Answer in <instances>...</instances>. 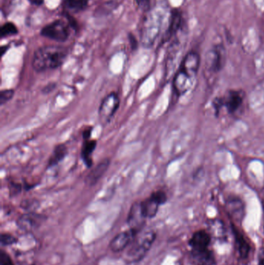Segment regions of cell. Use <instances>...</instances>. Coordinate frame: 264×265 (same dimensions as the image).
<instances>
[{
	"instance_id": "6da1fadb",
	"label": "cell",
	"mask_w": 264,
	"mask_h": 265,
	"mask_svg": "<svg viewBox=\"0 0 264 265\" xmlns=\"http://www.w3.org/2000/svg\"><path fill=\"white\" fill-rule=\"evenodd\" d=\"M200 64V55L195 51L187 53L183 58L173 80L174 91L177 96L184 95L194 86Z\"/></svg>"
},
{
	"instance_id": "7a4b0ae2",
	"label": "cell",
	"mask_w": 264,
	"mask_h": 265,
	"mask_svg": "<svg viewBox=\"0 0 264 265\" xmlns=\"http://www.w3.org/2000/svg\"><path fill=\"white\" fill-rule=\"evenodd\" d=\"M68 55V50L61 46H45L35 51L32 66L37 72L53 70L64 64Z\"/></svg>"
},
{
	"instance_id": "3957f363",
	"label": "cell",
	"mask_w": 264,
	"mask_h": 265,
	"mask_svg": "<svg viewBox=\"0 0 264 265\" xmlns=\"http://www.w3.org/2000/svg\"><path fill=\"white\" fill-rule=\"evenodd\" d=\"M156 239L154 232H146L142 235L138 234L132 240L126 253L125 260L129 263H134L142 260L146 253L150 251Z\"/></svg>"
},
{
	"instance_id": "277c9868",
	"label": "cell",
	"mask_w": 264,
	"mask_h": 265,
	"mask_svg": "<svg viewBox=\"0 0 264 265\" xmlns=\"http://www.w3.org/2000/svg\"><path fill=\"white\" fill-rule=\"evenodd\" d=\"M243 90H228L222 96L216 97L213 100V109L218 116L225 109L228 114H235L243 106L245 100Z\"/></svg>"
},
{
	"instance_id": "5b68a950",
	"label": "cell",
	"mask_w": 264,
	"mask_h": 265,
	"mask_svg": "<svg viewBox=\"0 0 264 265\" xmlns=\"http://www.w3.org/2000/svg\"><path fill=\"white\" fill-rule=\"evenodd\" d=\"M120 105V96L115 91L104 98L98 109V120L102 126H106L110 123Z\"/></svg>"
},
{
	"instance_id": "8992f818",
	"label": "cell",
	"mask_w": 264,
	"mask_h": 265,
	"mask_svg": "<svg viewBox=\"0 0 264 265\" xmlns=\"http://www.w3.org/2000/svg\"><path fill=\"white\" fill-rule=\"evenodd\" d=\"M226 61V52L222 44L215 45L209 50L205 58V67L208 71L217 73L223 68Z\"/></svg>"
},
{
	"instance_id": "52a82bcc",
	"label": "cell",
	"mask_w": 264,
	"mask_h": 265,
	"mask_svg": "<svg viewBox=\"0 0 264 265\" xmlns=\"http://www.w3.org/2000/svg\"><path fill=\"white\" fill-rule=\"evenodd\" d=\"M68 24L61 20H55L42 29L41 35L56 42H65L68 40L70 34Z\"/></svg>"
},
{
	"instance_id": "ba28073f",
	"label": "cell",
	"mask_w": 264,
	"mask_h": 265,
	"mask_svg": "<svg viewBox=\"0 0 264 265\" xmlns=\"http://www.w3.org/2000/svg\"><path fill=\"white\" fill-rule=\"evenodd\" d=\"M212 236L205 230H198L193 234L189 240L191 252L195 255H202L209 252Z\"/></svg>"
},
{
	"instance_id": "9c48e42d",
	"label": "cell",
	"mask_w": 264,
	"mask_h": 265,
	"mask_svg": "<svg viewBox=\"0 0 264 265\" xmlns=\"http://www.w3.org/2000/svg\"><path fill=\"white\" fill-rule=\"evenodd\" d=\"M139 233V231L130 229L127 231L122 232L116 235V237L111 240L109 245L111 251H113V252H120L126 249L127 247L131 245L132 240L136 238Z\"/></svg>"
},
{
	"instance_id": "30bf717a",
	"label": "cell",
	"mask_w": 264,
	"mask_h": 265,
	"mask_svg": "<svg viewBox=\"0 0 264 265\" xmlns=\"http://www.w3.org/2000/svg\"><path fill=\"white\" fill-rule=\"evenodd\" d=\"M227 213L234 222H240L244 217L245 206L243 201L238 197L232 196L225 202Z\"/></svg>"
},
{
	"instance_id": "8fae6325",
	"label": "cell",
	"mask_w": 264,
	"mask_h": 265,
	"mask_svg": "<svg viewBox=\"0 0 264 265\" xmlns=\"http://www.w3.org/2000/svg\"><path fill=\"white\" fill-rule=\"evenodd\" d=\"M44 221V217L38 213H29L22 215L17 221V225L24 231H31L39 227Z\"/></svg>"
},
{
	"instance_id": "7c38bea8",
	"label": "cell",
	"mask_w": 264,
	"mask_h": 265,
	"mask_svg": "<svg viewBox=\"0 0 264 265\" xmlns=\"http://www.w3.org/2000/svg\"><path fill=\"white\" fill-rule=\"evenodd\" d=\"M146 218L142 213L140 203H135L131 206L129 212L127 222H128L130 229H134L136 231L140 232L143 225L145 224Z\"/></svg>"
},
{
	"instance_id": "4fadbf2b",
	"label": "cell",
	"mask_w": 264,
	"mask_h": 265,
	"mask_svg": "<svg viewBox=\"0 0 264 265\" xmlns=\"http://www.w3.org/2000/svg\"><path fill=\"white\" fill-rule=\"evenodd\" d=\"M110 165V159L105 158L101 161L86 176L85 184L88 186L91 187L96 185L98 181L102 178Z\"/></svg>"
},
{
	"instance_id": "5bb4252c",
	"label": "cell",
	"mask_w": 264,
	"mask_h": 265,
	"mask_svg": "<svg viewBox=\"0 0 264 265\" xmlns=\"http://www.w3.org/2000/svg\"><path fill=\"white\" fill-rule=\"evenodd\" d=\"M97 141L95 140H84L82 150L81 158L88 169H90L93 165L92 154L96 148Z\"/></svg>"
},
{
	"instance_id": "9a60e30c",
	"label": "cell",
	"mask_w": 264,
	"mask_h": 265,
	"mask_svg": "<svg viewBox=\"0 0 264 265\" xmlns=\"http://www.w3.org/2000/svg\"><path fill=\"white\" fill-rule=\"evenodd\" d=\"M233 233L236 239V247H237L239 257L246 259L249 256L250 251V246L249 242L245 239L244 236L238 230L236 226H233Z\"/></svg>"
},
{
	"instance_id": "2e32d148",
	"label": "cell",
	"mask_w": 264,
	"mask_h": 265,
	"mask_svg": "<svg viewBox=\"0 0 264 265\" xmlns=\"http://www.w3.org/2000/svg\"><path fill=\"white\" fill-rule=\"evenodd\" d=\"M182 24V16L181 13L177 9L172 11L171 22H170L169 27L167 31L166 35L164 37L165 41H168L170 38H172L175 35Z\"/></svg>"
},
{
	"instance_id": "e0dca14e",
	"label": "cell",
	"mask_w": 264,
	"mask_h": 265,
	"mask_svg": "<svg viewBox=\"0 0 264 265\" xmlns=\"http://www.w3.org/2000/svg\"><path fill=\"white\" fill-rule=\"evenodd\" d=\"M68 154V147L65 144H63V143L57 144L54 147V151H53L50 158H49L47 167L52 168V167L58 165L60 162H61L65 158Z\"/></svg>"
},
{
	"instance_id": "ac0fdd59",
	"label": "cell",
	"mask_w": 264,
	"mask_h": 265,
	"mask_svg": "<svg viewBox=\"0 0 264 265\" xmlns=\"http://www.w3.org/2000/svg\"><path fill=\"white\" fill-rule=\"evenodd\" d=\"M160 206L161 205L150 196L140 203L142 213L146 219L154 218L157 215Z\"/></svg>"
},
{
	"instance_id": "d6986e66",
	"label": "cell",
	"mask_w": 264,
	"mask_h": 265,
	"mask_svg": "<svg viewBox=\"0 0 264 265\" xmlns=\"http://www.w3.org/2000/svg\"><path fill=\"white\" fill-rule=\"evenodd\" d=\"M215 259L213 255L209 256H195L191 255L190 256L189 265H214Z\"/></svg>"
},
{
	"instance_id": "ffe728a7",
	"label": "cell",
	"mask_w": 264,
	"mask_h": 265,
	"mask_svg": "<svg viewBox=\"0 0 264 265\" xmlns=\"http://www.w3.org/2000/svg\"><path fill=\"white\" fill-rule=\"evenodd\" d=\"M88 0H64V3L68 9L75 12L83 10L87 6Z\"/></svg>"
},
{
	"instance_id": "44dd1931",
	"label": "cell",
	"mask_w": 264,
	"mask_h": 265,
	"mask_svg": "<svg viewBox=\"0 0 264 265\" xmlns=\"http://www.w3.org/2000/svg\"><path fill=\"white\" fill-rule=\"evenodd\" d=\"M17 32H18V30L14 24L12 23H6L1 28V37L5 38V37L11 36V35L17 34Z\"/></svg>"
},
{
	"instance_id": "7402d4cb",
	"label": "cell",
	"mask_w": 264,
	"mask_h": 265,
	"mask_svg": "<svg viewBox=\"0 0 264 265\" xmlns=\"http://www.w3.org/2000/svg\"><path fill=\"white\" fill-rule=\"evenodd\" d=\"M150 197L153 198L154 200L157 201L160 205H164L168 200L166 192L163 190H157L150 195Z\"/></svg>"
},
{
	"instance_id": "603a6c76",
	"label": "cell",
	"mask_w": 264,
	"mask_h": 265,
	"mask_svg": "<svg viewBox=\"0 0 264 265\" xmlns=\"http://www.w3.org/2000/svg\"><path fill=\"white\" fill-rule=\"evenodd\" d=\"M14 94L15 91L13 89L2 90L0 93V104L1 106L13 99Z\"/></svg>"
},
{
	"instance_id": "cb8c5ba5",
	"label": "cell",
	"mask_w": 264,
	"mask_h": 265,
	"mask_svg": "<svg viewBox=\"0 0 264 265\" xmlns=\"http://www.w3.org/2000/svg\"><path fill=\"white\" fill-rule=\"evenodd\" d=\"M1 243L4 246L12 245L16 243V239L12 235L3 233L1 236Z\"/></svg>"
},
{
	"instance_id": "d4e9b609",
	"label": "cell",
	"mask_w": 264,
	"mask_h": 265,
	"mask_svg": "<svg viewBox=\"0 0 264 265\" xmlns=\"http://www.w3.org/2000/svg\"><path fill=\"white\" fill-rule=\"evenodd\" d=\"M0 265H14L13 261L9 255L5 251H1L0 254Z\"/></svg>"
},
{
	"instance_id": "484cf974",
	"label": "cell",
	"mask_w": 264,
	"mask_h": 265,
	"mask_svg": "<svg viewBox=\"0 0 264 265\" xmlns=\"http://www.w3.org/2000/svg\"><path fill=\"white\" fill-rule=\"evenodd\" d=\"M22 189H23V187L18 183L12 182L9 185V192H10V195H13V196L20 193Z\"/></svg>"
},
{
	"instance_id": "4316f807",
	"label": "cell",
	"mask_w": 264,
	"mask_h": 265,
	"mask_svg": "<svg viewBox=\"0 0 264 265\" xmlns=\"http://www.w3.org/2000/svg\"><path fill=\"white\" fill-rule=\"evenodd\" d=\"M56 86H57V84L55 83H49V84L46 85V86L44 87L42 91L44 94L50 93V92H51L56 88Z\"/></svg>"
},
{
	"instance_id": "83f0119b",
	"label": "cell",
	"mask_w": 264,
	"mask_h": 265,
	"mask_svg": "<svg viewBox=\"0 0 264 265\" xmlns=\"http://www.w3.org/2000/svg\"><path fill=\"white\" fill-rule=\"evenodd\" d=\"M91 131H92V128L91 127H88V128H86L85 129V131H83V133H82L83 140L91 139Z\"/></svg>"
},
{
	"instance_id": "f1b7e54d",
	"label": "cell",
	"mask_w": 264,
	"mask_h": 265,
	"mask_svg": "<svg viewBox=\"0 0 264 265\" xmlns=\"http://www.w3.org/2000/svg\"><path fill=\"white\" fill-rule=\"evenodd\" d=\"M258 265H264V247H262L258 255Z\"/></svg>"
},
{
	"instance_id": "f546056e",
	"label": "cell",
	"mask_w": 264,
	"mask_h": 265,
	"mask_svg": "<svg viewBox=\"0 0 264 265\" xmlns=\"http://www.w3.org/2000/svg\"><path fill=\"white\" fill-rule=\"evenodd\" d=\"M129 39H130V42H131V45L132 48L133 49V50L134 49H136V47H137V42H136V38H134L132 34H130Z\"/></svg>"
},
{
	"instance_id": "4dcf8cb0",
	"label": "cell",
	"mask_w": 264,
	"mask_h": 265,
	"mask_svg": "<svg viewBox=\"0 0 264 265\" xmlns=\"http://www.w3.org/2000/svg\"><path fill=\"white\" fill-rule=\"evenodd\" d=\"M31 3L34 4V5H39L43 3L44 0H29Z\"/></svg>"
},
{
	"instance_id": "1f68e13d",
	"label": "cell",
	"mask_w": 264,
	"mask_h": 265,
	"mask_svg": "<svg viewBox=\"0 0 264 265\" xmlns=\"http://www.w3.org/2000/svg\"><path fill=\"white\" fill-rule=\"evenodd\" d=\"M136 1L139 5H143V6H145V5H146L145 2H148V0H136Z\"/></svg>"
},
{
	"instance_id": "d6a6232c",
	"label": "cell",
	"mask_w": 264,
	"mask_h": 265,
	"mask_svg": "<svg viewBox=\"0 0 264 265\" xmlns=\"http://www.w3.org/2000/svg\"></svg>"
}]
</instances>
